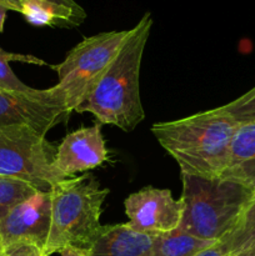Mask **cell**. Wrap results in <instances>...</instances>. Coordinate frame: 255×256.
<instances>
[{
  "label": "cell",
  "instance_id": "obj_1",
  "mask_svg": "<svg viewBox=\"0 0 255 256\" xmlns=\"http://www.w3.org/2000/svg\"><path fill=\"white\" fill-rule=\"evenodd\" d=\"M152 26V14L145 12L130 29L126 42L96 86L75 112H90L100 125H115L122 132H132L145 119L139 78Z\"/></svg>",
  "mask_w": 255,
  "mask_h": 256
},
{
  "label": "cell",
  "instance_id": "obj_2",
  "mask_svg": "<svg viewBox=\"0 0 255 256\" xmlns=\"http://www.w3.org/2000/svg\"><path fill=\"white\" fill-rule=\"evenodd\" d=\"M238 124L219 108L172 122H156L152 132L165 152L178 162L180 172L219 178L226 165Z\"/></svg>",
  "mask_w": 255,
  "mask_h": 256
},
{
  "label": "cell",
  "instance_id": "obj_3",
  "mask_svg": "<svg viewBox=\"0 0 255 256\" xmlns=\"http://www.w3.org/2000/svg\"><path fill=\"white\" fill-rule=\"evenodd\" d=\"M182 218L178 229L195 238L220 242L232 230L254 198L249 188L222 178L182 174Z\"/></svg>",
  "mask_w": 255,
  "mask_h": 256
},
{
  "label": "cell",
  "instance_id": "obj_4",
  "mask_svg": "<svg viewBox=\"0 0 255 256\" xmlns=\"http://www.w3.org/2000/svg\"><path fill=\"white\" fill-rule=\"evenodd\" d=\"M52 192V225L44 248L50 256L66 246L90 249L102 230L100 216L109 189L92 175L69 178L58 182Z\"/></svg>",
  "mask_w": 255,
  "mask_h": 256
},
{
  "label": "cell",
  "instance_id": "obj_5",
  "mask_svg": "<svg viewBox=\"0 0 255 256\" xmlns=\"http://www.w3.org/2000/svg\"><path fill=\"white\" fill-rule=\"evenodd\" d=\"M130 34L129 30H112L85 38L66 54L60 64L54 65L58 84L54 90L62 99L68 114L75 112L120 52Z\"/></svg>",
  "mask_w": 255,
  "mask_h": 256
},
{
  "label": "cell",
  "instance_id": "obj_6",
  "mask_svg": "<svg viewBox=\"0 0 255 256\" xmlns=\"http://www.w3.org/2000/svg\"><path fill=\"white\" fill-rule=\"evenodd\" d=\"M55 154L56 148L32 128L0 126V176L26 182L38 192H50L65 180L52 166Z\"/></svg>",
  "mask_w": 255,
  "mask_h": 256
},
{
  "label": "cell",
  "instance_id": "obj_7",
  "mask_svg": "<svg viewBox=\"0 0 255 256\" xmlns=\"http://www.w3.org/2000/svg\"><path fill=\"white\" fill-rule=\"evenodd\" d=\"M68 112L54 88L12 92L0 89V126L25 125L46 135Z\"/></svg>",
  "mask_w": 255,
  "mask_h": 256
},
{
  "label": "cell",
  "instance_id": "obj_8",
  "mask_svg": "<svg viewBox=\"0 0 255 256\" xmlns=\"http://www.w3.org/2000/svg\"><path fill=\"white\" fill-rule=\"evenodd\" d=\"M125 214L132 229L149 235L178 229L182 218V202L172 196L169 189L148 186L125 199Z\"/></svg>",
  "mask_w": 255,
  "mask_h": 256
},
{
  "label": "cell",
  "instance_id": "obj_9",
  "mask_svg": "<svg viewBox=\"0 0 255 256\" xmlns=\"http://www.w3.org/2000/svg\"><path fill=\"white\" fill-rule=\"evenodd\" d=\"M52 225V192H36L19 202L0 222L2 246L16 242H29L42 249Z\"/></svg>",
  "mask_w": 255,
  "mask_h": 256
},
{
  "label": "cell",
  "instance_id": "obj_10",
  "mask_svg": "<svg viewBox=\"0 0 255 256\" xmlns=\"http://www.w3.org/2000/svg\"><path fill=\"white\" fill-rule=\"evenodd\" d=\"M109 160L102 125L82 128L70 132L56 148L52 166L62 179L102 166Z\"/></svg>",
  "mask_w": 255,
  "mask_h": 256
},
{
  "label": "cell",
  "instance_id": "obj_11",
  "mask_svg": "<svg viewBox=\"0 0 255 256\" xmlns=\"http://www.w3.org/2000/svg\"><path fill=\"white\" fill-rule=\"evenodd\" d=\"M154 235L132 229L128 224L102 225L90 246V256H154Z\"/></svg>",
  "mask_w": 255,
  "mask_h": 256
},
{
  "label": "cell",
  "instance_id": "obj_12",
  "mask_svg": "<svg viewBox=\"0 0 255 256\" xmlns=\"http://www.w3.org/2000/svg\"><path fill=\"white\" fill-rule=\"evenodd\" d=\"M219 178L239 182L255 192V122L239 124Z\"/></svg>",
  "mask_w": 255,
  "mask_h": 256
},
{
  "label": "cell",
  "instance_id": "obj_13",
  "mask_svg": "<svg viewBox=\"0 0 255 256\" xmlns=\"http://www.w3.org/2000/svg\"><path fill=\"white\" fill-rule=\"evenodd\" d=\"M22 14L35 26L74 28L86 19L85 10L76 12L48 0H22Z\"/></svg>",
  "mask_w": 255,
  "mask_h": 256
},
{
  "label": "cell",
  "instance_id": "obj_14",
  "mask_svg": "<svg viewBox=\"0 0 255 256\" xmlns=\"http://www.w3.org/2000/svg\"><path fill=\"white\" fill-rule=\"evenodd\" d=\"M216 242L195 238L175 229L165 234L154 235V256H195Z\"/></svg>",
  "mask_w": 255,
  "mask_h": 256
},
{
  "label": "cell",
  "instance_id": "obj_15",
  "mask_svg": "<svg viewBox=\"0 0 255 256\" xmlns=\"http://www.w3.org/2000/svg\"><path fill=\"white\" fill-rule=\"evenodd\" d=\"M222 245L232 256H255V195Z\"/></svg>",
  "mask_w": 255,
  "mask_h": 256
},
{
  "label": "cell",
  "instance_id": "obj_16",
  "mask_svg": "<svg viewBox=\"0 0 255 256\" xmlns=\"http://www.w3.org/2000/svg\"><path fill=\"white\" fill-rule=\"evenodd\" d=\"M10 62H26V64L42 65V66L48 65V62H45L44 60L32 56V55L14 54V52H5L0 48V89L12 90V92H30L32 88L20 82L19 78L14 74L10 68Z\"/></svg>",
  "mask_w": 255,
  "mask_h": 256
},
{
  "label": "cell",
  "instance_id": "obj_17",
  "mask_svg": "<svg viewBox=\"0 0 255 256\" xmlns=\"http://www.w3.org/2000/svg\"><path fill=\"white\" fill-rule=\"evenodd\" d=\"M38 190L29 182L14 178L0 176V222L12 208L34 195Z\"/></svg>",
  "mask_w": 255,
  "mask_h": 256
},
{
  "label": "cell",
  "instance_id": "obj_18",
  "mask_svg": "<svg viewBox=\"0 0 255 256\" xmlns=\"http://www.w3.org/2000/svg\"><path fill=\"white\" fill-rule=\"evenodd\" d=\"M219 110L229 115L238 124L255 122V86L238 99L219 106Z\"/></svg>",
  "mask_w": 255,
  "mask_h": 256
},
{
  "label": "cell",
  "instance_id": "obj_19",
  "mask_svg": "<svg viewBox=\"0 0 255 256\" xmlns=\"http://www.w3.org/2000/svg\"><path fill=\"white\" fill-rule=\"evenodd\" d=\"M0 256H45L40 246L29 242H16L2 246Z\"/></svg>",
  "mask_w": 255,
  "mask_h": 256
},
{
  "label": "cell",
  "instance_id": "obj_20",
  "mask_svg": "<svg viewBox=\"0 0 255 256\" xmlns=\"http://www.w3.org/2000/svg\"><path fill=\"white\" fill-rule=\"evenodd\" d=\"M195 256H232L229 252L226 250V248L220 242H216L215 244H212V246L206 248L202 252H200L199 254Z\"/></svg>",
  "mask_w": 255,
  "mask_h": 256
},
{
  "label": "cell",
  "instance_id": "obj_21",
  "mask_svg": "<svg viewBox=\"0 0 255 256\" xmlns=\"http://www.w3.org/2000/svg\"><path fill=\"white\" fill-rule=\"evenodd\" d=\"M50 256H90V252L88 249H82V248L75 246H66Z\"/></svg>",
  "mask_w": 255,
  "mask_h": 256
},
{
  "label": "cell",
  "instance_id": "obj_22",
  "mask_svg": "<svg viewBox=\"0 0 255 256\" xmlns=\"http://www.w3.org/2000/svg\"><path fill=\"white\" fill-rule=\"evenodd\" d=\"M48 2H55V4L59 5H64V6L70 8V9L72 10H76V12H84V9H82L75 0H48Z\"/></svg>",
  "mask_w": 255,
  "mask_h": 256
},
{
  "label": "cell",
  "instance_id": "obj_23",
  "mask_svg": "<svg viewBox=\"0 0 255 256\" xmlns=\"http://www.w3.org/2000/svg\"><path fill=\"white\" fill-rule=\"evenodd\" d=\"M0 4L6 6L9 10L22 12V0H0Z\"/></svg>",
  "mask_w": 255,
  "mask_h": 256
},
{
  "label": "cell",
  "instance_id": "obj_24",
  "mask_svg": "<svg viewBox=\"0 0 255 256\" xmlns=\"http://www.w3.org/2000/svg\"><path fill=\"white\" fill-rule=\"evenodd\" d=\"M8 10L9 9H8L6 6L0 4V32H4V24H5V19H6Z\"/></svg>",
  "mask_w": 255,
  "mask_h": 256
},
{
  "label": "cell",
  "instance_id": "obj_25",
  "mask_svg": "<svg viewBox=\"0 0 255 256\" xmlns=\"http://www.w3.org/2000/svg\"><path fill=\"white\" fill-rule=\"evenodd\" d=\"M2 240H0V252H2Z\"/></svg>",
  "mask_w": 255,
  "mask_h": 256
}]
</instances>
